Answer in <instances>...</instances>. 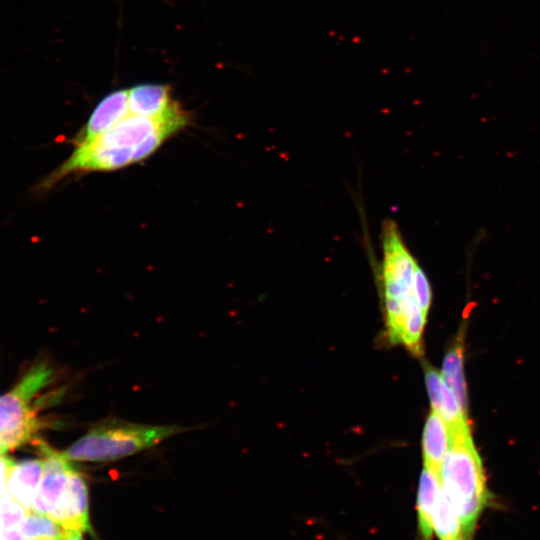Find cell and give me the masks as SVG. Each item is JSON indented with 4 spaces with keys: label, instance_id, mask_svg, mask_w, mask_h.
I'll return each instance as SVG.
<instances>
[{
    "label": "cell",
    "instance_id": "6da1fadb",
    "mask_svg": "<svg viewBox=\"0 0 540 540\" xmlns=\"http://www.w3.org/2000/svg\"><path fill=\"white\" fill-rule=\"evenodd\" d=\"M440 481L460 518L463 534L470 536L489 498L482 461L470 429L451 433Z\"/></svg>",
    "mask_w": 540,
    "mask_h": 540
},
{
    "label": "cell",
    "instance_id": "7a4b0ae2",
    "mask_svg": "<svg viewBox=\"0 0 540 540\" xmlns=\"http://www.w3.org/2000/svg\"><path fill=\"white\" fill-rule=\"evenodd\" d=\"M184 430L178 425H146L106 419L93 425L63 454L72 462L114 461L149 449Z\"/></svg>",
    "mask_w": 540,
    "mask_h": 540
},
{
    "label": "cell",
    "instance_id": "3957f363",
    "mask_svg": "<svg viewBox=\"0 0 540 540\" xmlns=\"http://www.w3.org/2000/svg\"><path fill=\"white\" fill-rule=\"evenodd\" d=\"M51 373L44 363H39L11 391L0 395V444L9 450L34 439L39 430L33 400L49 382Z\"/></svg>",
    "mask_w": 540,
    "mask_h": 540
},
{
    "label": "cell",
    "instance_id": "277c9868",
    "mask_svg": "<svg viewBox=\"0 0 540 540\" xmlns=\"http://www.w3.org/2000/svg\"><path fill=\"white\" fill-rule=\"evenodd\" d=\"M382 245L385 300H405L413 294V278L418 264L405 246L393 221H388L383 226Z\"/></svg>",
    "mask_w": 540,
    "mask_h": 540
},
{
    "label": "cell",
    "instance_id": "5b68a950",
    "mask_svg": "<svg viewBox=\"0 0 540 540\" xmlns=\"http://www.w3.org/2000/svg\"><path fill=\"white\" fill-rule=\"evenodd\" d=\"M43 456V472L31 510L50 515L64 495L73 462L63 452L38 441Z\"/></svg>",
    "mask_w": 540,
    "mask_h": 540
},
{
    "label": "cell",
    "instance_id": "8992f818",
    "mask_svg": "<svg viewBox=\"0 0 540 540\" xmlns=\"http://www.w3.org/2000/svg\"><path fill=\"white\" fill-rule=\"evenodd\" d=\"M88 486L83 475L73 466L67 489L49 515L63 531L91 532Z\"/></svg>",
    "mask_w": 540,
    "mask_h": 540
},
{
    "label": "cell",
    "instance_id": "52a82bcc",
    "mask_svg": "<svg viewBox=\"0 0 540 540\" xmlns=\"http://www.w3.org/2000/svg\"><path fill=\"white\" fill-rule=\"evenodd\" d=\"M128 113V89L112 91L94 108L88 121L75 137L74 145L90 142L113 127Z\"/></svg>",
    "mask_w": 540,
    "mask_h": 540
},
{
    "label": "cell",
    "instance_id": "ba28073f",
    "mask_svg": "<svg viewBox=\"0 0 540 540\" xmlns=\"http://www.w3.org/2000/svg\"><path fill=\"white\" fill-rule=\"evenodd\" d=\"M43 472V459H25L13 464L7 478V492L31 510Z\"/></svg>",
    "mask_w": 540,
    "mask_h": 540
},
{
    "label": "cell",
    "instance_id": "9c48e42d",
    "mask_svg": "<svg viewBox=\"0 0 540 540\" xmlns=\"http://www.w3.org/2000/svg\"><path fill=\"white\" fill-rule=\"evenodd\" d=\"M451 445V433L438 413L431 411L427 417L422 437L424 467L440 476L443 460Z\"/></svg>",
    "mask_w": 540,
    "mask_h": 540
},
{
    "label": "cell",
    "instance_id": "30bf717a",
    "mask_svg": "<svg viewBox=\"0 0 540 540\" xmlns=\"http://www.w3.org/2000/svg\"><path fill=\"white\" fill-rule=\"evenodd\" d=\"M175 103L171 88L164 84L146 83L128 89V106L133 114L159 116Z\"/></svg>",
    "mask_w": 540,
    "mask_h": 540
},
{
    "label": "cell",
    "instance_id": "8fae6325",
    "mask_svg": "<svg viewBox=\"0 0 540 540\" xmlns=\"http://www.w3.org/2000/svg\"><path fill=\"white\" fill-rule=\"evenodd\" d=\"M441 488L440 476L424 467L417 496L418 524L422 540H432L433 515Z\"/></svg>",
    "mask_w": 540,
    "mask_h": 540
},
{
    "label": "cell",
    "instance_id": "7c38bea8",
    "mask_svg": "<svg viewBox=\"0 0 540 540\" xmlns=\"http://www.w3.org/2000/svg\"><path fill=\"white\" fill-rule=\"evenodd\" d=\"M426 316L413 296L406 304L404 312L397 323L388 328L390 340L393 343H402L413 353L419 354Z\"/></svg>",
    "mask_w": 540,
    "mask_h": 540
},
{
    "label": "cell",
    "instance_id": "4fadbf2b",
    "mask_svg": "<svg viewBox=\"0 0 540 540\" xmlns=\"http://www.w3.org/2000/svg\"><path fill=\"white\" fill-rule=\"evenodd\" d=\"M462 339V336L459 337L457 342L447 352L444 358L441 376L444 382L455 393L463 412L467 415L468 404L463 371L464 345Z\"/></svg>",
    "mask_w": 540,
    "mask_h": 540
},
{
    "label": "cell",
    "instance_id": "5bb4252c",
    "mask_svg": "<svg viewBox=\"0 0 540 540\" xmlns=\"http://www.w3.org/2000/svg\"><path fill=\"white\" fill-rule=\"evenodd\" d=\"M433 530L440 540H461L460 518L449 497L441 488L433 515Z\"/></svg>",
    "mask_w": 540,
    "mask_h": 540
},
{
    "label": "cell",
    "instance_id": "9a60e30c",
    "mask_svg": "<svg viewBox=\"0 0 540 540\" xmlns=\"http://www.w3.org/2000/svg\"><path fill=\"white\" fill-rule=\"evenodd\" d=\"M20 532L28 540H62L64 531L50 516L30 510Z\"/></svg>",
    "mask_w": 540,
    "mask_h": 540
},
{
    "label": "cell",
    "instance_id": "2e32d148",
    "mask_svg": "<svg viewBox=\"0 0 540 540\" xmlns=\"http://www.w3.org/2000/svg\"><path fill=\"white\" fill-rule=\"evenodd\" d=\"M29 511L15 501L9 494H0V528L1 530H20Z\"/></svg>",
    "mask_w": 540,
    "mask_h": 540
},
{
    "label": "cell",
    "instance_id": "e0dca14e",
    "mask_svg": "<svg viewBox=\"0 0 540 540\" xmlns=\"http://www.w3.org/2000/svg\"><path fill=\"white\" fill-rule=\"evenodd\" d=\"M413 296L420 309L427 315L431 303V288L423 270L417 265L413 278Z\"/></svg>",
    "mask_w": 540,
    "mask_h": 540
},
{
    "label": "cell",
    "instance_id": "ac0fdd59",
    "mask_svg": "<svg viewBox=\"0 0 540 540\" xmlns=\"http://www.w3.org/2000/svg\"><path fill=\"white\" fill-rule=\"evenodd\" d=\"M14 461L6 455L0 456V494L7 493V478Z\"/></svg>",
    "mask_w": 540,
    "mask_h": 540
},
{
    "label": "cell",
    "instance_id": "d6986e66",
    "mask_svg": "<svg viewBox=\"0 0 540 540\" xmlns=\"http://www.w3.org/2000/svg\"><path fill=\"white\" fill-rule=\"evenodd\" d=\"M4 540H28L23 537L20 530H8L3 532Z\"/></svg>",
    "mask_w": 540,
    "mask_h": 540
},
{
    "label": "cell",
    "instance_id": "ffe728a7",
    "mask_svg": "<svg viewBox=\"0 0 540 540\" xmlns=\"http://www.w3.org/2000/svg\"><path fill=\"white\" fill-rule=\"evenodd\" d=\"M62 540H84L81 531H64Z\"/></svg>",
    "mask_w": 540,
    "mask_h": 540
},
{
    "label": "cell",
    "instance_id": "44dd1931",
    "mask_svg": "<svg viewBox=\"0 0 540 540\" xmlns=\"http://www.w3.org/2000/svg\"><path fill=\"white\" fill-rule=\"evenodd\" d=\"M9 449L7 447H5L4 445H1L0 444V456L1 455H5L6 452L8 451Z\"/></svg>",
    "mask_w": 540,
    "mask_h": 540
}]
</instances>
